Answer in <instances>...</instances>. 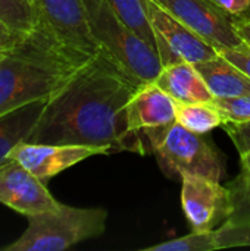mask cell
Wrapping results in <instances>:
<instances>
[{
	"label": "cell",
	"mask_w": 250,
	"mask_h": 251,
	"mask_svg": "<svg viewBox=\"0 0 250 251\" xmlns=\"http://www.w3.org/2000/svg\"><path fill=\"white\" fill-rule=\"evenodd\" d=\"M218 250L215 231H192L189 235L168 240L144 251H215Z\"/></svg>",
	"instance_id": "obj_19"
},
{
	"label": "cell",
	"mask_w": 250,
	"mask_h": 251,
	"mask_svg": "<svg viewBox=\"0 0 250 251\" xmlns=\"http://www.w3.org/2000/svg\"><path fill=\"white\" fill-rule=\"evenodd\" d=\"M24 37L25 34L15 31L0 19V51H7L9 49L16 46Z\"/></svg>",
	"instance_id": "obj_25"
},
{
	"label": "cell",
	"mask_w": 250,
	"mask_h": 251,
	"mask_svg": "<svg viewBox=\"0 0 250 251\" xmlns=\"http://www.w3.org/2000/svg\"><path fill=\"white\" fill-rule=\"evenodd\" d=\"M217 232L218 250L234 249V247H250V225L228 226L221 225Z\"/></svg>",
	"instance_id": "obj_22"
},
{
	"label": "cell",
	"mask_w": 250,
	"mask_h": 251,
	"mask_svg": "<svg viewBox=\"0 0 250 251\" xmlns=\"http://www.w3.org/2000/svg\"><path fill=\"white\" fill-rule=\"evenodd\" d=\"M234 24H236L239 35L242 37V40L249 46L250 49V18H246L243 15L234 16Z\"/></svg>",
	"instance_id": "obj_27"
},
{
	"label": "cell",
	"mask_w": 250,
	"mask_h": 251,
	"mask_svg": "<svg viewBox=\"0 0 250 251\" xmlns=\"http://www.w3.org/2000/svg\"><path fill=\"white\" fill-rule=\"evenodd\" d=\"M225 122L245 124L250 122V94L233 99H214Z\"/></svg>",
	"instance_id": "obj_21"
},
{
	"label": "cell",
	"mask_w": 250,
	"mask_h": 251,
	"mask_svg": "<svg viewBox=\"0 0 250 251\" xmlns=\"http://www.w3.org/2000/svg\"><path fill=\"white\" fill-rule=\"evenodd\" d=\"M227 13L233 16L243 15L250 7V0H215Z\"/></svg>",
	"instance_id": "obj_26"
},
{
	"label": "cell",
	"mask_w": 250,
	"mask_h": 251,
	"mask_svg": "<svg viewBox=\"0 0 250 251\" xmlns=\"http://www.w3.org/2000/svg\"><path fill=\"white\" fill-rule=\"evenodd\" d=\"M177 122L192 132L205 135L224 125V116L214 101L209 103H177Z\"/></svg>",
	"instance_id": "obj_16"
},
{
	"label": "cell",
	"mask_w": 250,
	"mask_h": 251,
	"mask_svg": "<svg viewBox=\"0 0 250 251\" xmlns=\"http://www.w3.org/2000/svg\"><path fill=\"white\" fill-rule=\"evenodd\" d=\"M224 129L234 143L239 154L250 151V122L245 124H233V122H224Z\"/></svg>",
	"instance_id": "obj_23"
},
{
	"label": "cell",
	"mask_w": 250,
	"mask_h": 251,
	"mask_svg": "<svg viewBox=\"0 0 250 251\" xmlns=\"http://www.w3.org/2000/svg\"><path fill=\"white\" fill-rule=\"evenodd\" d=\"M103 154H111V150L106 147L78 144H43L21 141L10 150L7 157L19 162L31 174L46 182L88 157Z\"/></svg>",
	"instance_id": "obj_10"
},
{
	"label": "cell",
	"mask_w": 250,
	"mask_h": 251,
	"mask_svg": "<svg viewBox=\"0 0 250 251\" xmlns=\"http://www.w3.org/2000/svg\"><path fill=\"white\" fill-rule=\"evenodd\" d=\"M214 99H233L250 94V76L234 63L218 54L215 59L196 63Z\"/></svg>",
	"instance_id": "obj_14"
},
{
	"label": "cell",
	"mask_w": 250,
	"mask_h": 251,
	"mask_svg": "<svg viewBox=\"0 0 250 251\" xmlns=\"http://www.w3.org/2000/svg\"><path fill=\"white\" fill-rule=\"evenodd\" d=\"M240 165H242V171L250 174V151L242 153L240 154Z\"/></svg>",
	"instance_id": "obj_28"
},
{
	"label": "cell",
	"mask_w": 250,
	"mask_h": 251,
	"mask_svg": "<svg viewBox=\"0 0 250 251\" xmlns=\"http://www.w3.org/2000/svg\"><path fill=\"white\" fill-rule=\"evenodd\" d=\"M162 171L171 176H202L221 181L224 160L203 135L192 132L178 122L153 150Z\"/></svg>",
	"instance_id": "obj_5"
},
{
	"label": "cell",
	"mask_w": 250,
	"mask_h": 251,
	"mask_svg": "<svg viewBox=\"0 0 250 251\" xmlns=\"http://www.w3.org/2000/svg\"><path fill=\"white\" fill-rule=\"evenodd\" d=\"M46 101H32L0 115V165L9 160L10 150L25 141L35 126Z\"/></svg>",
	"instance_id": "obj_15"
},
{
	"label": "cell",
	"mask_w": 250,
	"mask_h": 251,
	"mask_svg": "<svg viewBox=\"0 0 250 251\" xmlns=\"http://www.w3.org/2000/svg\"><path fill=\"white\" fill-rule=\"evenodd\" d=\"M127 116L130 129L153 153L168 131L177 124V101L155 81L146 82L131 96Z\"/></svg>",
	"instance_id": "obj_8"
},
{
	"label": "cell",
	"mask_w": 250,
	"mask_h": 251,
	"mask_svg": "<svg viewBox=\"0 0 250 251\" xmlns=\"http://www.w3.org/2000/svg\"><path fill=\"white\" fill-rule=\"evenodd\" d=\"M0 203L25 218L60 206L49 193L46 182L13 159L0 165Z\"/></svg>",
	"instance_id": "obj_11"
},
{
	"label": "cell",
	"mask_w": 250,
	"mask_h": 251,
	"mask_svg": "<svg viewBox=\"0 0 250 251\" xmlns=\"http://www.w3.org/2000/svg\"><path fill=\"white\" fill-rule=\"evenodd\" d=\"M221 56H224L227 60L234 63L237 68H240L245 74L250 76V49L249 46L240 47V49H222L218 50Z\"/></svg>",
	"instance_id": "obj_24"
},
{
	"label": "cell",
	"mask_w": 250,
	"mask_h": 251,
	"mask_svg": "<svg viewBox=\"0 0 250 251\" xmlns=\"http://www.w3.org/2000/svg\"><path fill=\"white\" fill-rule=\"evenodd\" d=\"M140 85L99 51L46 101L25 141L147 154V146L130 129L127 116L128 101Z\"/></svg>",
	"instance_id": "obj_1"
},
{
	"label": "cell",
	"mask_w": 250,
	"mask_h": 251,
	"mask_svg": "<svg viewBox=\"0 0 250 251\" xmlns=\"http://www.w3.org/2000/svg\"><path fill=\"white\" fill-rule=\"evenodd\" d=\"M28 226L12 244L0 251H62L100 237L106 229L108 212L102 207H71L62 204L28 216Z\"/></svg>",
	"instance_id": "obj_4"
},
{
	"label": "cell",
	"mask_w": 250,
	"mask_h": 251,
	"mask_svg": "<svg viewBox=\"0 0 250 251\" xmlns=\"http://www.w3.org/2000/svg\"><path fill=\"white\" fill-rule=\"evenodd\" d=\"M108 3L133 31L156 51V41L146 0H108Z\"/></svg>",
	"instance_id": "obj_17"
},
{
	"label": "cell",
	"mask_w": 250,
	"mask_h": 251,
	"mask_svg": "<svg viewBox=\"0 0 250 251\" xmlns=\"http://www.w3.org/2000/svg\"><path fill=\"white\" fill-rule=\"evenodd\" d=\"M83 1L99 50L139 84L153 82L164 68L158 53L116 15L108 0Z\"/></svg>",
	"instance_id": "obj_3"
},
{
	"label": "cell",
	"mask_w": 250,
	"mask_h": 251,
	"mask_svg": "<svg viewBox=\"0 0 250 251\" xmlns=\"http://www.w3.org/2000/svg\"><path fill=\"white\" fill-rule=\"evenodd\" d=\"M0 19L22 34L31 32L40 24L34 0H0Z\"/></svg>",
	"instance_id": "obj_18"
},
{
	"label": "cell",
	"mask_w": 250,
	"mask_h": 251,
	"mask_svg": "<svg viewBox=\"0 0 250 251\" xmlns=\"http://www.w3.org/2000/svg\"><path fill=\"white\" fill-rule=\"evenodd\" d=\"M217 50L248 46L237 32L234 16L215 0H153Z\"/></svg>",
	"instance_id": "obj_7"
},
{
	"label": "cell",
	"mask_w": 250,
	"mask_h": 251,
	"mask_svg": "<svg viewBox=\"0 0 250 251\" xmlns=\"http://www.w3.org/2000/svg\"><path fill=\"white\" fill-rule=\"evenodd\" d=\"M181 207L192 231H215L231 215L230 187L202 176L181 178Z\"/></svg>",
	"instance_id": "obj_9"
},
{
	"label": "cell",
	"mask_w": 250,
	"mask_h": 251,
	"mask_svg": "<svg viewBox=\"0 0 250 251\" xmlns=\"http://www.w3.org/2000/svg\"><path fill=\"white\" fill-rule=\"evenodd\" d=\"M40 21L66 47L94 56L99 53L83 0H34Z\"/></svg>",
	"instance_id": "obj_12"
},
{
	"label": "cell",
	"mask_w": 250,
	"mask_h": 251,
	"mask_svg": "<svg viewBox=\"0 0 250 251\" xmlns=\"http://www.w3.org/2000/svg\"><path fill=\"white\" fill-rule=\"evenodd\" d=\"M155 82L177 103H209L214 96L193 63L177 62L164 66Z\"/></svg>",
	"instance_id": "obj_13"
},
{
	"label": "cell",
	"mask_w": 250,
	"mask_h": 251,
	"mask_svg": "<svg viewBox=\"0 0 250 251\" xmlns=\"http://www.w3.org/2000/svg\"><path fill=\"white\" fill-rule=\"evenodd\" d=\"M90 57L66 47L40 21L0 60V115L47 101Z\"/></svg>",
	"instance_id": "obj_2"
},
{
	"label": "cell",
	"mask_w": 250,
	"mask_h": 251,
	"mask_svg": "<svg viewBox=\"0 0 250 251\" xmlns=\"http://www.w3.org/2000/svg\"><path fill=\"white\" fill-rule=\"evenodd\" d=\"M230 190L233 197V210L230 218L222 225H250V174L242 171L240 175L230 184Z\"/></svg>",
	"instance_id": "obj_20"
},
{
	"label": "cell",
	"mask_w": 250,
	"mask_h": 251,
	"mask_svg": "<svg viewBox=\"0 0 250 251\" xmlns=\"http://www.w3.org/2000/svg\"><path fill=\"white\" fill-rule=\"evenodd\" d=\"M149 18L156 41V51L162 66L177 62L200 63L215 59L218 50L193 29L187 28L153 0H146Z\"/></svg>",
	"instance_id": "obj_6"
},
{
	"label": "cell",
	"mask_w": 250,
	"mask_h": 251,
	"mask_svg": "<svg viewBox=\"0 0 250 251\" xmlns=\"http://www.w3.org/2000/svg\"><path fill=\"white\" fill-rule=\"evenodd\" d=\"M243 16H246V18H250V7L248 9V10H246V12H245V13H243Z\"/></svg>",
	"instance_id": "obj_29"
},
{
	"label": "cell",
	"mask_w": 250,
	"mask_h": 251,
	"mask_svg": "<svg viewBox=\"0 0 250 251\" xmlns=\"http://www.w3.org/2000/svg\"><path fill=\"white\" fill-rule=\"evenodd\" d=\"M3 54H4V51H0V60H1V57H3Z\"/></svg>",
	"instance_id": "obj_30"
}]
</instances>
